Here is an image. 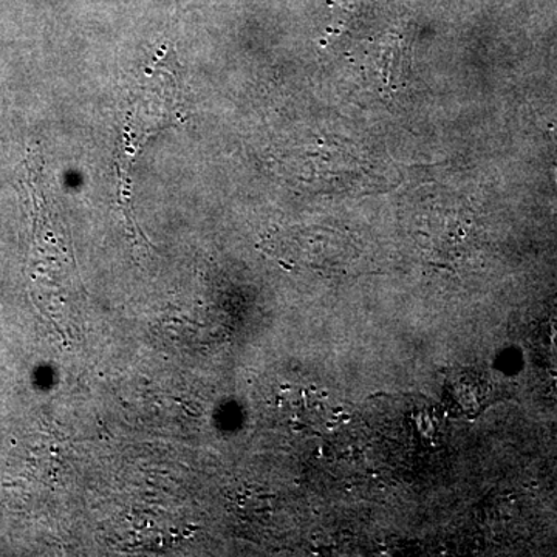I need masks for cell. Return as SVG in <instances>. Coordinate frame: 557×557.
Segmentation results:
<instances>
[{
  "mask_svg": "<svg viewBox=\"0 0 557 557\" xmlns=\"http://www.w3.org/2000/svg\"><path fill=\"white\" fill-rule=\"evenodd\" d=\"M549 131H552L553 138H555V145H556V175H557V127L552 126L549 127Z\"/></svg>",
  "mask_w": 557,
  "mask_h": 557,
  "instance_id": "1",
  "label": "cell"
}]
</instances>
